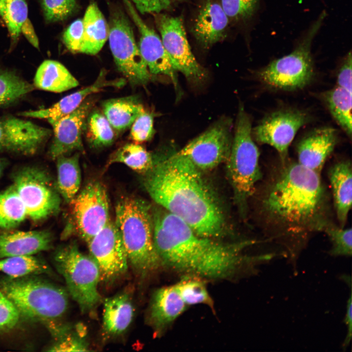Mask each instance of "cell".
<instances>
[{
    "mask_svg": "<svg viewBox=\"0 0 352 352\" xmlns=\"http://www.w3.org/2000/svg\"><path fill=\"white\" fill-rule=\"evenodd\" d=\"M79 82L60 62L44 61L39 66L34 78L35 88L54 92H62L76 87Z\"/></svg>",
    "mask_w": 352,
    "mask_h": 352,
    "instance_id": "cell-27",
    "label": "cell"
},
{
    "mask_svg": "<svg viewBox=\"0 0 352 352\" xmlns=\"http://www.w3.org/2000/svg\"><path fill=\"white\" fill-rule=\"evenodd\" d=\"M231 127L229 118H221L178 153L200 170L214 169L228 157L232 142Z\"/></svg>",
    "mask_w": 352,
    "mask_h": 352,
    "instance_id": "cell-13",
    "label": "cell"
},
{
    "mask_svg": "<svg viewBox=\"0 0 352 352\" xmlns=\"http://www.w3.org/2000/svg\"><path fill=\"white\" fill-rule=\"evenodd\" d=\"M106 70L101 71L96 81L91 85L68 95L51 107L43 109L21 112L22 116L45 119L51 124L61 117L72 112L85 100L89 95L98 92L105 88H120L125 84L124 79L107 80Z\"/></svg>",
    "mask_w": 352,
    "mask_h": 352,
    "instance_id": "cell-19",
    "label": "cell"
},
{
    "mask_svg": "<svg viewBox=\"0 0 352 352\" xmlns=\"http://www.w3.org/2000/svg\"><path fill=\"white\" fill-rule=\"evenodd\" d=\"M262 226L295 258L313 233L331 222L328 193L319 174L298 162H282L259 200Z\"/></svg>",
    "mask_w": 352,
    "mask_h": 352,
    "instance_id": "cell-1",
    "label": "cell"
},
{
    "mask_svg": "<svg viewBox=\"0 0 352 352\" xmlns=\"http://www.w3.org/2000/svg\"><path fill=\"white\" fill-rule=\"evenodd\" d=\"M5 165V163L4 160L0 157V177L3 173Z\"/></svg>",
    "mask_w": 352,
    "mask_h": 352,
    "instance_id": "cell-48",
    "label": "cell"
},
{
    "mask_svg": "<svg viewBox=\"0 0 352 352\" xmlns=\"http://www.w3.org/2000/svg\"><path fill=\"white\" fill-rule=\"evenodd\" d=\"M0 272L12 278L42 274L56 276L48 264L43 258L35 255L0 259Z\"/></svg>",
    "mask_w": 352,
    "mask_h": 352,
    "instance_id": "cell-31",
    "label": "cell"
},
{
    "mask_svg": "<svg viewBox=\"0 0 352 352\" xmlns=\"http://www.w3.org/2000/svg\"><path fill=\"white\" fill-rule=\"evenodd\" d=\"M34 88L15 71L0 67V109L20 101Z\"/></svg>",
    "mask_w": 352,
    "mask_h": 352,
    "instance_id": "cell-35",
    "label": "cell"
},
{
    "mask_svg": "<svg viewBox=\"0 0 352 352\" xmlns=\"http://www.w3.org/2000/svg\"><path fill=\"white\" fill-rule=\"evenodd\" d=\"M92 103L85 100L72 112L50 124L54 136L47 154L51 159L55 160L73 151L85 152L82 133Z\"/></svg>",
    "mask_w": 352,
    "mask_h": 352,
    "instance_id": "cell-18",
    "label": "cell"
},
{
    "mask_svg": "<svg viewBox=\"0 0 352 352\" xmlns=\"http://www.w3.org/2000/svg\"><path fill=\"white\" fill-rule=\"evenodd\" d=\"M86 330L82 325H78L75 330L71 327L47 348V352H86L89 351L88 345L85 339Z\"/></svg>",
    "mask_w": 352,
    "mask_h": 352,
    "instance_id": "cell-38",
    "label": "cell"
},
{
    "mask_svg": "<svg viewBox=\"0 0 352 352\" xmlns=\"http://www.w3.org/2000/svg\"><path fill=\"white\" fill-rule=\"evenodd\" d=\"M308 121V115L302 110H280L264 117L252 129V135L258 143L273 147L283 162L287 160L289 146L296 133Z\"/></svg>",
    "mask_w": 352,
    "mask_h": 352,
    "instance_id": "cell-15",
    "label": "cell"
},
{
    "mask_svg": "<svg viewBox=\"0 0 352 352\" xmlns=\"http://www.w3.org/2000/svg\"><path fill=\"white\" fill-rule=\"evenodd\" d=\"M27 218L26 208L12 184L0 193V229H14Z\"/></svg>",
    "mask_w": 352,
    "mask_h": 352,
    "instance_id": "cell-34",
    "label": "cell"
},
{
    "mask_svg": "<svg viewBox=\"0 0 352 352\" xmlns=\"http://www.w3.org/2000/svg\"><path fill=\"white\" fill-rule=\"evenodd\" d=\"M145 109L133 97H124L108 100L103 105V111L112 128L118 131L131 126Z\"/></svg>",
    "mask_w": 352,
    "mask_h": 352,
    "instance_id": "cell-30",
    "label": "cell"
},
{
    "mask_svg": "<svg viewBox=\"0 0 352 352\" xmlns=\"http://www.w3.org/2000/svg\"><path fill=\"white\" fill-rule=\"evenodd\" d=\"M83 19L72 22L63 35V41L67 49L73 53H80L83 39Z\"/></svg>",
    "mask_w": 352,
    "mask_h": 352,
    "instance_id": "cell-44",
    "label": "cell"
},
{
    "mask_svg": "<svg viewBox=\"0 0 352 352\" xmlns=\"http://www.w3.org/2000/svg\"><path fill=\"white\" fill-rule=\"evenodd\" d=\"M21 320L20 313L14 304L0 290V332L12 330Z\"/></svg>",
    "mask_w": 352,
    "mask_h": 352,
    "instance_id": "cell-43",
    "label": "cell"
},
{
    "mask_svg": "<svg viewBox=\"0 0 352 352\" xmlns=\"http://www.w3.org/2000/svg\"><path fill=\"white\" fill-rule=\"evenodd\" d=\"M154 243L161 264L188 275L227 278L240 270L269 260V254L250 256L242 251L254 240L226 243L201 236L161 207L152 211Z\"/></svg>",
    "mask_w": 352,
    "mask_h": 352,
    "instance_id": "cell-2",
    "label": "cell"
},
{
    "mask_svg": "<svg viewBox=\"0 0 352 352\" xmlns=\"http://www.w3.org/2000/svg\"><path fill=\"white\" fill-rule=\"evenodd\" d=\"M323 231L332 243L329 254L332 256H351L352 254V230L351 228L341 227L333 222L328 224Z\"/></svg>",
    "mask_w": 352,
    "mask_h": 352,
    "instance_id": "cell-39",
    "label": "cell"
},
{
    "mask_svg": "<svg viewBox=\"0 0 352 352\" xmlns=\"http://www.w3.org/2000/svg\"><path fill=\"white\" fill-rule=\"evenodd\" d=\"M134 308L129 294L125 292L106 299L104 302L102 330L106 337L124 332L132 323Z\"/></svg>",
    "mask_w": 352,
    "mask_h": 352,
    "instance_id": "cell-25",
    "label": "cell"
},
{
    "mask_svg": "<svg viewBox=\"0 0 352 352\" xmlns=\"http://www.w3.org/2000/svg\"><path fill=\"white\" fill-rule=\"evenodd\" d=\"M154 133L153 115L145 110L132 124L130 137L134 143L139 144L150 140Z\"/></svg>",
    "mask_w": 352,
    "mask_h": 352,
    "instance_id": "cell-42",
    "label": "cell"
},
{
    "mask_svg": "<svg viewBox=\"0 0 352 352\" xmlns=\"http://www.w3.org/2000/svg\"><path fill=\"white\" fill-rule=\"evenodd\" d=\"M13 184L31 220L43 221L58 212L61 196L43 169L31 166L20 168L13 176Z\"/></svg>",
    "mask_w": 352,
    "mask_h": 352,
    "instance_id": "cell-10",
    "label": "cell"
},
{
    "mask_svg": "<svg viewBox=\"0 0 352 352\" xmlns=\"http://www.w3.org/2000/svg\"><path fill=\"white\" fill-rule=\"evenodd\" d=\"M261 0H220V5L229 20L235 22L251 19L256 14Z\"/></svg>",
    "mask_w": 352,
    "mask_h": 352,
    "instance_id": "cell-40",
    "label": "cell"
},
{
    "mask_svg": "<svg viewBox=\"0 0 352 352\" xmlns=\"http://www.w3.org/2000/svg\"><path fill=\"white\" fill-rule=\"evenodd\" d=\"M153 15L163 45L176 70L182 73L192 84H201L207 73L192 53L181 18L160 13Z\"/></svg>",
    "mask_w": 352,
    "mask_h": 352,
    "instance_id": "cell-12",
    "label": "cell"
},
{
    "mask_svg": "<svg viewBox=\"0 0 352 352\" xmlns=\"http://www.w3.org/2000/svg\"><path fill=\"white\" fill-rule=\"evenodd\" d=\"M0 17L7 27L12 44L16 43L21 33L27 37L34 31L28 19L26 0H0Z\"/></svg>",
    "mask_w": 352,
    "mask_h": 352,
    "instance_id": "cell-29",
    "label": "cell"
},
{
    "mask_svg": "<svg viewBox=\"0 0 352 352\" xmlns=\"http://www.w3.org/2000/svg\"><path fill=\"white\" fill-rule=\"evenodd\" d=\"M322 98L333 118L351 138L352 93L337 86L325 92Z\"/></svg>",
    "mask_w": 352,
    "mask_h": 352,
    "instance_id": "cell-32",
    "label": "cell"
},
{
    "mask_svg": "<svg viewBox=\"0 0 352 352\" xmlns=\"http://www.w3.org/2000/svg\"><path fill=\"white\" fill-rule=\"evenodd\" d=\"M176 285L186 305L204 304L212 307L213 301L202 281L197 276L188 275Z\"/></svg>",
    "mask_w": 352,
    "mask_h": 352,
    "instance_id": "cell-37",
    "label": "cell"
},
{
    "mask_svg": "<svg viewBox=\"0 0 352 352\" xmlns=\"http://www.w3.org/2000/svg\"><path fill=\"white\" fill-rule=\"evenodd\" d=\"M0 290L12 302L22 320L44 326L54 339L69 325L62 322L69 303L66 289L41 275L0 277Z\"/></svg>",
    "mask_w": 352,
    "mask_h": 352,
    "instance_id": "cell-4",
    "label": "cell"
},
{
    "mask_svg": "<svg viewBox=\"0 0 352 352\" xmlns=\"http://www.w3.org/2000/svg\"><path fill=\"white\" fill-rule=\"evenodd\" d=\"M80 153L71 156H61L56 160V188L61 197L69 203L79 191L81 184V172L79 164Z\"/></svg>",
    "mask_w": 352,
    "mask_h": 352,
    "instance_id": "cell-28",
    "label": "cell"
},
{
    "mask_svg": "<svg viewBox=\"0 0 352 352\" xmlns=\"http://www.w3.org/2000/svg\"><path fill=\"white\" fill-rule=\"evenodd\" d=\"M45 20L47 22H61L67 19L76 11V0H41Z\"/></svg>",
    "mask_w": 352,
    "mask_h": 352,
    "instance_id": "cell-41",
    "label": "cell"
},
{
    "mask_svg": "<svg viewBox=\"0 0 352 352\" xmlns=\"http://www.w3.org/2000/svg\"><path fill=\"white\" fill-rule=\"evenodd\" d=\"M82 19L84 33L80 53L94 55L101 50L108 38V24L94 2L87 7Z\"/></svg>",
    "mask_w": 352,
    "mask_h": 352,
    "instance_id": "cell-26",
    "label": "cell"
},
{
    "mask_svg": "<svg viewBox=\"0 0 352 352\" xmlns=\"http://www.w3.org/2000/svg\"><path fill=\"white\" fill-rule=\"evenodd\" d=\"M337 132L331 127L317 129L298 143V162L320 174L325 163L337 142Z\"/></svg>",
    "mask_w": 352,
    "mask_h": 352,
    "instance_id": "cell-20",
    "label": "cell"
},
{
    "mask_svg": "<svg viewBox=\"0 0 352 352\" xmlns=\"http://www.w3.org/2000/svg\"><path fill=\"white\" fill-rule=\"evenodd\" d=\"M141 13L157 14L168 9L180 0H130Z\"/></svg>",
    "mask_w": 352,
    "mask_h": 352,
    "instance_id": "cell-45",
    "label": "cell"
},
{
    "mask_svg": "<svg viewBox=\"0 0 352 352\" xmlns=\"http://www.w3.org/2000/svg\"><path fill=\"white\" fill-rule=\"evenodd\" d=\"M125 9L140 33L139 49L150 73L169 77L176 89L178 86L176 70L162 43L155 31L147 25L130 0H123Z\"/></svg>",
    "mask_w": 352,
    "mask_h": 352,
    "instance_id": "cell-17",
    "label": "cell"
},
{
    "mask_svg": "<svg viewBox=\"0 0 352 352\" xmlns=\"http://www.w3.org/2000/svg\"><path fill=\"white\" fill-rule=\"evenodd\" d=\"M51 133L49 129L29 120L12 116L0 118V151L35 154Z\"/></svg>",
    "mask_w": 352,
    "mask_h": 352,
    "instance_id": "cell-16",
    "label": "cell"
},
{
    "mask_svg": "<svg viewBox=\"0 0 352 352\" xmlns=\"http://www.w3.org/2000/svg\"><path fill=\"white\" fill-rule=\"evenodd\" d=\"M154 158L143 179L153 200L198 235L216 239L223 236L227 225L223 210L200 170L178 152Z\"/></svg>",
    "mask_w": 352,
    "mask_h": 352,
    "instance_id": "cell-3",
    "label": "cell"
},
{
    "mask_svg": "<svg viewBox=\"0 0 352 352\" xmlns=\"http://www.w3.org/2000/svg\"><path fill=\"white\" fill-rule=\"evenodd\" d=\"M154 162L153 155L142 146L136 143H128L110 155L106 168L112 164L121 163L143 175L152 168Z\"/></svg>",
    "mask_w": 352,
    "mask_h": 352,
    "instance_id": "cell-33",
    "label": "cell"
},
{
    "mask_svg": "<svg viewBox=\"0 0 352 352\" xmlns=\"http://www.w3.org/2000/svg\"><path fill=\"white\" fill-rule=\"evenodd\" d=\"M334 206L339 226L345 227L352 201V165L343 160L333 165L329 172Z\"/></svg>",
    "mask_w": 352,
    "mask_h": 352,
    "instance_id": "cell-24",
    "label": "cell"
},
{
    "mask_svg": "<svg viewBox=\"0 0 352 352\" xmlns=\"http://www.w3.org/2000/svg\"><path fill=\"white\" fill-rule=\"evenodd\" d=\"M260 152L252 135L251 121L242 106L239 110L234 137L227 159V170L236 200L244 212L247 201L262 177Z\"/></svg>",
    "mask_w": 352,
    "mask_h": 352,
    "instance_id": "cell-7",
    "label": "cell"
},
{
    "mask_svg": "<svg viewBox=\"0 0 352 352\" xmlns=\"http://www.w3.org/2000/svg\"><path fill=\"white\" fill-rule=\"evenodd\" d=\"M114 223L128 262L138 276L145 277L162 265L154 243L152 211L148 204L135 198H122L115 207Z\"/></svg>",
    "mask_w": 352,
    "mask_h": 352,
    "instance_id": "cell-5",
    "label": "cell"
},
{
    "mask_svg": "<svg viewBox=\"0 0 352 352\" xmlns=\"http://www.w3.org/2000/svg\"><path fill=\"white\" fill-rule=\"evenodd\" d=\"M52 258L56 270L65 281L69 295L82 312H93L101 296L98 290L100 272L93 258L81 252L74 243L57 248Z\"/></svg>",
    "mask_w": 352,
    "mask_h": 352,
    "instance_id": "cell-8",
    "label": "cell"
},
{
    "mask_svg": "<svg viewBox=\"0 0 352 352\" xmlns=\"http://www.w3.org/2000/svg\"><path fill=\"white\" fill-rule=\"evenodd\" d=\"M352 293L351 292L349 298L348 300L346 308V313L344 322L347 326L348 331L346 337L342 345L345 350L349 345L352 336Z\"/></svg>",
    "mask_w": 352,
    "mask_h": 352,
    "instance_id": "cell-47",
    "label": "cell"
},
{
    "mask_svg": "<svg viewBox=\"0 0 352 352\" xmlns=\"http://www.w3.org/2000/svg\"><path fill=\"white\" fill-rule=\"evenodd\" d=\"M86 121L87 137L93 147L101 148L113 143L114 132L104 114L98 111H93L88 115Z\"/></svg>",
    "mask_w": 352,
    "mask_h": 352,
    "instance_id": "cell-36",
    "label": "cell"
},
{
    "mask_svg": "<svg viewBox=\"0 0 352 352\" xmlns=\"http://www.w3.org/2000/svg\"><path fill=\"white\" fill-rule=\"evenodd\" d=\"M87 242L90 256L98 267L100 282L110 284L126 273L129 262L114 222L110 220Z\"/></svg>",
    "mask_w": 352,
    "mask_h": 352,
    "instance_id": "cell-14",
    "label": "cell"
},
{
    "mask_svg": "<svg viewBox=\"0 0 352 352\" xmlns=\"http://www.w3.org/2000/svg\"><path fill=\"white\" fill-rule=\"evenodd\" d=\"M53 238L47 230H0V259L16 256L33 255L53 247Z\"/></svg>",
    "mask_w": 352,
    "mask_h": 352,
    "instance_id": "cell-22",
    "label": "cell"
},
{
    "mask_svg": "<svg viewBox=\"0 0 352 352\" xmlns=\"http://www.w3.org/2000/svg\"><path fill=\"white\" fill-rule=\"evenodd\" d=\"M69 203L70 220L63 234L72 229L88 242L110 220L107 192L99 181L88 183Z\"/></svg>",
    "mask_w": 352,
    "mask_h": 352,
    "instance_id": "cell-11",
    "label": "cell"
},
{
    "mask_svg": "<svg viewBox=\"0 0 352 352\" xmlns=\"http://www.w3.org/2000/svg\"><path fill=\"white\" fill-rule=\"evenodd\" d=\"M352 57L350 51L343 59L337 76V86L352 93Z\"/></svg>",
    "mask_w": 352,
    "mask_h": 352,
    "instance_id": "cell-46",
    "label": "cell"
},
{
    "mask_svg": "<svg viewBox=\"0 0 352 352\" xmlns=\"http://www.w3.org/2000/svg\"><path fill=\"white\" fill-rule=\"evenodd\" d=\"M186 305L176 285L157 289L149 309V322L157 333H160L186 309Z\"/></svg>",
    "mask_w": 352,
    "mask_h": 352,
    "instance_id": "cell-23",
    "label": "cell"
},
{
    "mask_svg": "<svg viewBox=\"0 0 352 352\" xmlns=\"http://www.w3.org/2000/svg\"><path fill=\"white\" fill-rule=\"evenodd\" d=\"M326 16L325 12L320 14L290 53L273 60L258 71V78L263 84L275 89L291 91L302 89L311 82L314 74L311 46Z\"/></svg>",
    "mask_w": 352,
    "mask_h": 352,
    "instance_id": "cell-6",
    "label": "cell"
},
{
    "mask_svg": "<svg viewBox=\"0 0 352 352\" xmlns=\"http://www.w3.org/2000/svg\"><path fill=\"white\" fill-rule=\"evenodd\" d=\"M109 44L119 71L133 85H144L152 78L125 14L119 8H110Z\"/></svg>",
    "mask_w": 352,
    "mask_h": 352,
    "instance_id": "cell-9",
    "label": "cell"
},
{
    "mask_svg": "<svg viewBox=\"0 0 352 352\" xmlns=\"http://www.w3.org/2000/svg\"><path fill=\"white\" fill-rule=\"evenodd\" d=\"M229 21L220 3L206 0L194 20L192 32L200 46L208 49L224 39Z\"/></svg>",
    "mask_w": 352,
    "mask_h": 352,
    "instance_id": "cell-21",
    "label": "cell"
}]
</instances>
